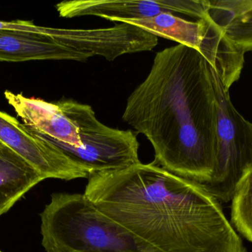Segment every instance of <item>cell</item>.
<instances>
[{
  "instance_id": "cell-9",
  "label": "cell",
  "mask_w": 252,
  "mask_h": 252,
  "mask_svg": "<svg viewBox=\"0 0 252 252\" xmlns=\"http://www.w3.org/2000/svg\"><path fill=\"white\" fill-rule=\"evenodd\" d=\"M78 60L68 29L55 28L50 34L0 30V61Z\"/></svg>"
},
{
  "instance_id": "cell-1",
  "label": "cell",
  "mask_w": 252,
  "mask_h": 252,
  "mask_svg": "<svg viewBox=\"0 0 252 252\" xmlns=\"http://www.w3.org/2000/svg\"><path fill=\"white\" fill-rule=\"evenodd\" d=\"M84 195L154 252H247L203 185L154 162L91 173Z\"/></svg>"
},
{
  "instance_id": "cell-12",
  "label": "cell",
  "mask_w": 252,
  "mask_h": 252,
  "mask_svg": "<svg viewBox=\"0 0 252 252\" xmlns=\"http://www.w3.org/2000/svg\"><path fill=\"white\" fill-rule=\"evenodd\" d=\"M231 201L232 223L243 236L252 242V170L240 180Z\"/></svg>"
},
{
  "instance_id": "cell-5",
  "label": "cell",
  "mask_w": 252,
  "mask_h": 252,
  "mask_svg": "<svg viewBox=\"0 0 252 252\" xmlns=\"http://www.w3.org/2000/svg\"><path fill=\"white\" fill-rule=\"evenodd\" d=\"M210 67L217 100V152L213 176L201 184L218 201L226 203L244 175L252 170V124L235 109L229 91Z\"/></svg>"
},
{
  "instance_id": "cell-11",
  "label": "cell",
  "mask_w": 252,
  "mask_h": 252,
  "mask_svg": "<svg viewBox=\"0 0 252 252\" xmlns=\"http://www.w3.org/2000/svg\"><path fill=\"white\" fill-rule=\"evenodd\" d=\"M208 14L237 47L252 51V0H210Z\"/></svg>"
},
{
  "instance_id": "cell-6",
  "label": "cell",
  "mask_w": 252,
  "mask_h": 252,
  "mask_svg": "<svg viewBox=\"0 0 252 252\" xmlns=\"http://www.w3.org/2000/svg\"><path fill=\"white\" fill-rule=\"evenodd\" d=\"M4 96L25 126L66 154L82 148L84 139L102 124L90 105L72 99L50 103L8 90Z\"/></svg>"
},
{
  "instance_id": "cell-8",
  "label": "cell",
  "mask_w": 252,
  "mask_h": 252,
  "mask_svg": "<svg viewBox=\"0 0 252 252\" xmlns=\"http://www.w3.org/2000/svg\"><path fill=\"white\" fill-rule=\"evenodd\" d=\"M63 18L96 16L112 22L145 19L161 13H182L201 19L210 9L209 0H71L56 5Z\"/></svg>"
},
{
  "instance_id": "cell-14",
  "label": "cell",
  "mask_w": 252,
  "mask_h": 252,
  "mask_svg": "<svg viewBox=\"0 0 252 252\" xmlns=\"http://www.w3.org/2000/svg\"><path fill=\"white\" fill-rule=\"evenodd\" d=\"M0 252H2L0 251Z\"/></svg>"
},
{
  "instance_id": "cell-3",
  "label": "cell",
  "mask_w": 252,
  "mask_h": 252,
  "mask_svg": "<svg viewBox=\"0 0 252 252\" xmlns=\"http://www.w3.org/2000/svg\"><path fill=\"white\" fill-rule=\"evenodd\" d=\"M41 219L47 252H154L84 194H53Z\"/></svg>"
},
{
  "instance_id": "cell-7",
  "label": "cell",
  "mask_w": 252,
  "mask_h": 252,
  "mask_svg": "<svg viewBox=\"0 0 252 252\" xmlns=\"http://www.w3.org/2000/svg\"><path fill=\"white\" fill-rule=\"evenodd\" d=\"M0 141L19 154L44 178L71 180L90 173L74 162L59 146L0 111Z\"/></svg>"
},
{
  "instance_id": "cell-4",
  "label": "cell",
  "mask_w": 252,
  "mask_h": 252,
  "mask_svg": "<svg viewBox=\"0 0 252 252\" xmlns=\"http://www.w3.org/2000/svg\"><path fill=\"white\" fill-rule=\"evenodd\" d=\"M121 23L138 27L155 36L198 50L213 67L228 91L241 77L245 53L228 38L209 14L192 22L164 12L152 17L127 19Z\"/></svg>"
},
{
  "instance_id": "cell-2",
  "label": "cell",
  "mask_w": 252,
  "mask_h": 252,
  "mask_svg": "<svg viewBox=\"0 0 252 252\" xmlns=\"http://www.w3.org/2000/svg\"><path fill=\"white\" fill-rule=\"evenodd\" d=\"M123 120L149 141L157 165L197 183L211 179L217 100L211 67L198 50L177 44L158 52L127 98Z\"/></svg>"
},
{
  "instance_id": "cell-10",
  "label": "cell",
  "mask_w": 252,
  "mask_h": 252,
  "mask_svg": "<svg viewBox=\"0 0 252 252\" xmlns=\"http://www.w3.org/2000/svg\"><path fill=\"white\" fill-rule=\"evenodd\" d=\"M41 174L19 154L0 144V216L28 191L44 180Z\"/></svg>"
},
{
  "instance_id": "cell-13",
  "label": "cell",
  "mask_w": 252,
  "mask_h": 252,
  "mask_svg": "<svg viewBox=\"0 0 252 252\" xmlns=\"http://www.w3.org/2000/svg\"><path fill=\"white\" fill-rule=\"evenodd\" d=\"M2 144V142H1V141H0V144Z\"/></svg>"
}]
</instances>
